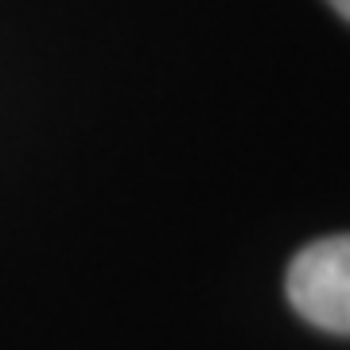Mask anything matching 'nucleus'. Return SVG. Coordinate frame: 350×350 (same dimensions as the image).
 I'll return each instance as SVG.
<instances>
[{
  "mask_svg": "<svg viewBox=\"0 0 350 350\" xmlns=\"http://www.w3.org/2000/svg\"><path fill=\"white\" fill-rule=\"evenodd\" d=\"M288 300L319 331L350 338V234L319 238L288 265Z\"/></svg>",
  "mask_w": 350,
  "mask_h": 350,
  "instance_id": "obj_1",
  "label": "nucleus"
},
{
  "mask_svg": "<svg viewBox=\"0 0 350 350\" xmlns=\"http://www.w3.org/2000/svg\"><path fill=\"white\" fill-rule=\"evenodd\" d=\"M327 4H331V8H335V12L350 24V0H327Z\"/></svg>",
  "mask_w": 350,
  "mask_h": 350,
  "instance_id": "obj_2",
  "label": "nucleus"
}]
</instances>
